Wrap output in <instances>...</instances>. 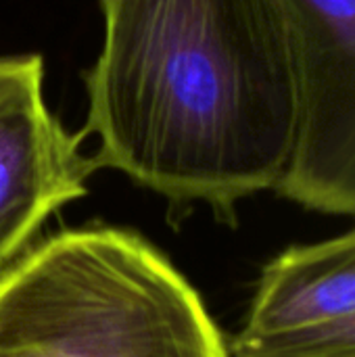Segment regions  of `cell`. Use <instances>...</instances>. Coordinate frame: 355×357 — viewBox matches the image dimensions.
I'll return each mask as SVG.
<instances>
[{
	"mask_svg": "<svg viewBox=\"0 0 355 357\" xmlns=\"http://www.w3.org/2000/svg\"><path fill=\"white\" fill-rule=\"evenodd\" d=\"M86 71L84 138L172 203L236 205L274 190L297 128V84L278 0H100Z\"/></svg>",
	"mask_w": 355,
	"mask_h": 357,
	"instance_id": "6da1fadb",
	"label": "cell"
},
{
	"mask_svg": "<svg viewBox=\"0 0 355 357\" xmlns=\"http://www.w3.org/2000/svg\"><path fill=\"white\" fill-rule=\"evenodd\" d=\"M0 357H230L192 284L140 234L59 232L0 276Z\"/></svg>",
	"mask_w": 355,
	"mask_h": 357,
	"instance_id": "7a4b0ae2",
	"label": "cell"
},
{
	"mask_svg": "<svg viewBox=\"0 0 355 357\" xmlns=\"http://www.w3.org/2000/svg\"><path fill=\"white\" fill-rule=\"evenodd\" d=\"M297 84V128L274 188L310 211L355 215V0H278Z\"/></svg>",
	"mask_w": 355,
	"mask_h": 357,
	"instance_id": "3957f363",
	"label": "cell"
},
{
	"mask_svg": "<svg viewBox=\"0 0 355 357\" xmlns=\"http://www.w3.org/2000/svg\"><path fill=\"white\" fill-rule=\"evenodd\" d=\"M84 134L69 132L36 86L0 107V268L96 172Z\"/></svg>",
	"mask_w": 355,
	"mask_h": 357,
	"instance_id": "277c9868",
	"label": "cell"
},
{
	"mask_svg": "<svg viewBox=\"0 0 355 357\" xmlns=\"http://www.w3.org/2000/svg\"><path fill=\"white\" fill-rule=\"evenodd\" d=\"M355 318V226L335 238L297 245L262 272L236 341L316 331Z\"/></svg>",
	"mask_w": 355,
	"mask_h": 357,
	"instance_id": "5b68a950",
	"label": "cell"
},
{
	"mask_svg": "<svg viewBox=\"0 0 355 357\" xmlns=\"http://www.w3.org/2000/svg\"><path fill=\"white\" fill-rule=\"evenodd\" d=\"M236 357H355V318L333 326L259 341H232Z\"/></svg>",
	"mask_w": 355,
	"mask_h": 357,
	"instance_id": "8992f818",
	"label": "cell"
},
{
	"mask_svg": "<svg viewBox=\"0 0 355 357\" xmlns=\"http://www.w3.org/2000/svg\"><path fill=\"white\" fill-rule=\"evenodd\" d=\"M42 84L44 61L40 54L0 56V107Z\"/></svg>",
	"mask_w": 355,
	"mask_h": 357,
	"instance_id": "52a82bcc",
	"label": "cell"
}]
</instances>
